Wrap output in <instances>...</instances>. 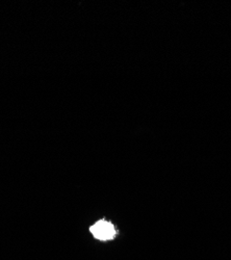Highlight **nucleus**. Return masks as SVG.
<instances>
[{"instance_id":"1","label":"nucleus","mask_w":231,"mask_h":260,"mask_svg":"<svg viewBox=\"0 0 231 260\" xmlns=\"http://www.w3.org/2000/svg\"><path fill=\"white\" fill-rule=\"evenodd\" d=\"M92 234L99 241H110L116 236L115 226L107 221H98L90 228Z\"/></svg>"}]
</instances>
